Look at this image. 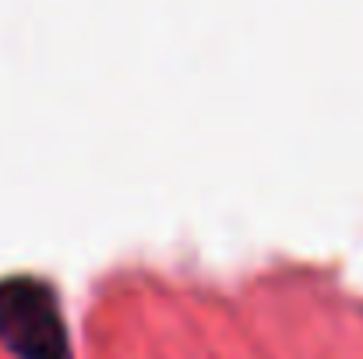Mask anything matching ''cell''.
<instances>
[{
  "label": "cell",
  "instance_id": "6da1fadb",
  "mask_svg": "<svg viewBox=\"0 0 363 359\" xmlns=\"http://www.w3.org/2000/svg\"><path fill=\"white\" fill-rule=\"evenodd\" d=\"M0 346L14 359H71L64 307L46 278H0Z\"/></svg>",
  "mask_w": 363,
  "mask_h": 359
}]
</instances>
